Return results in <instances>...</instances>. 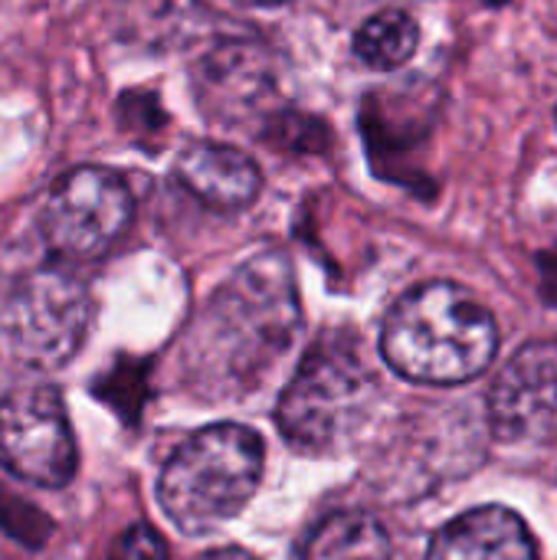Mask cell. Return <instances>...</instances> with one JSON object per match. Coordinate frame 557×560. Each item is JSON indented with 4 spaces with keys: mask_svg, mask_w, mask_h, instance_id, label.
<instances>
[{
    "mask_svg": "<svg viewBox=\"0 0 557 560\" xmlns=\"http://www.w3.org/2000/svg\"><path fill=\"white\" fill-rule=\"evenodd\" d=\"M108 560H171L167 545L158 538L151 525H131L112 548Z\"/></svg>",
    "mask_w": 557,
    "mask_h": 560,
    "instance_id": "obj_14",
    "label": "cell"
},
{
    "mask_svg": "<svg viewBox=\"0 0 557 560\" xmlns=\"http://www.w3.org/2000/svg\"><path fill=\"white\" fill-rule=\"evenodd\" d=\"M174 174L190 197L223 213L246 210L263 190V174L256 161L223 141L187 144L174 164Z\"/></svg>",
    "mask_w": 557,
    "mask_h": 560,
    "instance_id": "obj_9",
    "label": "cell"
},
{
    "mask_svg": "<svg viewBox=\"0 0 557 560\" xmlns=\"http://www.w3.org/2000/svg\"><path fill=\"white\" fill-rule=\"evenodd\" d=\"M302 560H391V538L368 512H335L312 528Z\"/></svg>",
    "mask_w": 557,
    "mask_h": 560,
    "instance_id": "obj_12",
    "label": "cell"
},
{
    "mask_svg": "<svg viewBox=\"0 0 557 560\" xmlns=\"http://www.w3.org/2000/svg\"><path fill=\"white\" fill-rule=\"evenodd\" d=\"M197 560H259V558H256V555H250V551H243V548H217V551L200 555Z\"/></svg>",
    "mask_w": 557,
    "mask_h": 560,
    "instance_id": "obj_15",
    "label": "cell"
},
{
    "mask_svg": "<svg viewBox=\"0 0 557 560\" xmlns=\"http://www.w3.org/2000/svg\"><path fill=\"white\" fill-rule=\"evenodd\" d=\"M489 420L506 443L557 440V345H525L489 390Z\"/></svg>",
    "mask_w": 557,
    "mask_h": 560,
    "instance_id": "obj_8",
    "label": "cell"
},
{
    "mask_svg": "<svg viewBox=\"0 0 557 560\" xmlns=\"http://www.w3.org/2000/svg\"><path fill=\"white\" fill-rule=\"evenodd\" d=\"M131 217L128 184L115 171L89 164L56 180L39 213V233L59 262H92L121 240Z\"/></svg>",
    "mask_w": 557,
    "mask_h": 560,
    "instance_id": "obj_6",
    "label": "cell"
},
{
    "mask_svg": "<svg viewBox=\"0 0 557 560\" xmlns=\"http://www.w3.org/2000/svg\"><path fill=\"white\" fill-rule=\"evenodd\" d=\"M0 463L43 489H62L76 476L72 427L53 387H16L0 400Z\"/></svg>",
    "mask_w": 557,
    "mask_h": 560,
    "instance_id": "obj_7",
    "label": "cell"
},
{
    "mask_svg": "<svg viewBox=\"0 0 557 560\" xmlns=\"http://www.w3.org/2000/svg\"><path fill=\"white\" fill-rule=\"evenodd\" d=\"M427 560H538L529 525L506 505H483L446 522Z\"/></svg>",
    "mask_w": 557,
    "mask_h": 560,
    "instance_id": "obj_10",
    "label": "cell"
},
{
    "mask_svg": "<svg viewBox=\"0 0 557 560\" xmlns=\"http://www.w3.org/2000/svg\"><path fill=\"white\" fill-rule=\"evenodd\" d=\"M89 328V292L69 262L39 266L20 276L0 302V335L13 358L33 368H59L82 345Z\"/></svg>",
    "mask_w": 557,
    "mask_h": 560,
    "instance_id": "obj_5",
    "label": "cell"
},
{
    "mask_svg": "<svg viewBox=\"0 0 557 560\" xmlns=\"http://www.w3.org/2000/svg\"><path fill=\"white\" fill-rule=\"evenodd\" d=\"M299 335V305L279 259H253L207 305L184 361L210 397H243L263 384Z\"/></svg>",
    "mask_w": 557,
    "mask_h": 560,
    "instance_id": "obj_1",
    "label": "cell"
},
{
    "mask_svg": "<svg viewBox=\"0 0 557 560\" xmlns=\"http://www.w3.org/2000/svg\"><path fill=\"white\" fill-rule=\"evenodd\" d=\"M374 390V374L361 354L341 341L328 338L315 345L289 387L279 397V430L302 453H325L364 417Z\"/></svg>",
    "mask_w": 557,
    "mask_h": 560,
    "instance_id": "obj_4",
    "label": "cell"
},
{
    "mask_svg": "<svg viewBox=\"0 0 557 560\" xmlns=\"http://www.w3.org/2000/svg\"><path fill=\"white\" fill-rule=\"evenodd\" d=\"M499 351L492 312L453 282H427L397 299L381 328L384 361L414 384H466Z\"/></svg>",
    "mask_w": 557,
    "mask_h": 560,
    "instance_id": "obj_2",
    "label": "cell"
},
{
    "mask_svg": "<svg viewBox=\"0 0 557 560\" xmlns=\"http://www.w3.org/2000/svg\"><path fill=\"white\" fill-rule=\"evenodd\" d=\"M240 3H250V7H276V3H286V0H240Z\"/></svg>",
    "mask_w": 557,
    "mask_h": 560,
    "instance_id": "obj_16",
    "label": "cell"
},
{
    "mask_svg": "<svg viewBox=\"0 0 557 560\" xmlns=\"http://www.w3.org/2000/svg\"><path fill=\"white\" fill-rule=\"evenodd\" d=\"M200 98L207 115L223 121H240L250 112H259L263 102L276 92V82L256 49L246 46H223L197 72Z\"/></svg>",
    "mask_w": 557,
    "mask_h": 560,
    "instance_id": "obj_11",
    "label": "cell"
},
{
    "mask_svg": "<svg viewBox=\"0 0 557 560\" xmlns=\"http://www.w3.org/2000/svg\"><path fill=\"white\" fill-rule=\"evenodd\" d=\"M259 476V433L240 423H217L177 446L161 472L158 499L181 532L200 535L230 522L253 499Z\"/></svg>",
    "mask_w": 557,
    "mask_h": 560,
    "instance_id": "obj_3",
    "label": "cell"
},
{
    "mask_svg": "<svg viewBox=\"0 0 557 560\" xmlns=\"http://www.w3.org/2000/svg\"><path fill=\"white\" fill-rule=\"evenodd\" d=\"M420 43V26L407 10H381L368 16L355 33V52L371 69L404 66Z\"/></svg>",
    "mask_w": 557,
    "mask_h": 560,
    "instance_id": "obj_13",
    "label": "cell"
}]
</instances>
